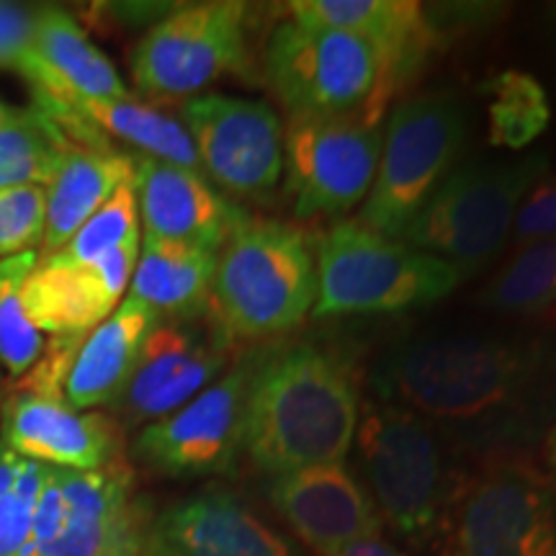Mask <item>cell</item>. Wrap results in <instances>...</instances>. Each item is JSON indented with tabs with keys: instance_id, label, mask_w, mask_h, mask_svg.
Listing matches in <instances>:
<instances>
[{
	"instance_id": "1",
	"label": "cell",
	"mask_w": 556,
	"mask_h": 556,
	"mask_svg": "<svg viewBox=\"0 0 556 556\" xmlns=\"http://www.w3.org/2000/svg\"><path fill=\"white\" fill-rule=\"evenodd\" d=\"M371 384L435 433L505 448L544 426L556 405V348L541 338L426 332L389 348Z\"/></svg>"
},
{
	"instance_id": "2",
	"label": "cell",
	"mask_w": 556,
	"mask_h": 556,
	"mask_svg": "<svg viewBox=\"0 0 556 556\" xmlns=\"http://www.w3.org/2000/svg\"><path fill=\"white\" fill-rule=\"evenodd\" d=\"M361 422L358 387L343 361L315 345L258 358L248 389L242 451L268 475L343 464Z\"/></svg>"
},
{
	"instance_id": "3",
	"label": "cell",
	"mask_w": 556,
	"mask_h": 556,
	"mask_svg": "<svg viewBox=\"0 0 556 556\" xmlns=\"http://www.w3.org/2000/svg\"><path fill=\"white\" fill-rule=\"evenodd\" d=\"M317 266L302 232L245 219L217 253L208 319L229 343L281 336L315 307Z\"/></svg>"
},
{
	"instance_id": "4",
	"label": "cell",
	"mask_w": 556,
	"mask_h": 556,
	"mask_svg": "<svg viewBox=\"0 0 556 556\" xmlns=\"http://www.w3.org/2000/svg\"><path fill=\"white\" fill-rule=\"evenodd\" d=\"M462 274L451 263L371 232L361 222H340L317 245V319L374 312H405L441 302Z\"/></svg>"
},
{
	"instance_id": "5",
	"label": "cell",
	"mask_w": 556,
	"mask_h": 556,
	"mask_svg": "<svg viewBox=\"0 0 556 556\" xmlns=\"http://www.w3.org/2000/svg\"><path fill=\"white\" fill-rule=\"evenodd\" d=\"M546 173L541 152L510 163L462 165L397 240L451 263L462 276L477 274L503 250L520 201Z\"/></svg>"
},
{
	"instance_id": "6",
	"label": "cell",
	"mask_w": 556,
	"mask_h": 556,
	"mask_svg": "<svg viewBox=\"0 0 556 556\" xmlns=\"http://www.w3.org/2000/svg\"><path fill=\"white\" fill-rule=\"evenodd\" d=\"M266 73L291 116H361L379 124L384 65L368 41L330 26L291 18L276 26Z\"/></svg>"
},
{
	"instance_id": "7",
	"label": "cell",
	"mask_w": 556,
	"mask_h": 556,
	"mask_svg": "<svg viewBox=\"0 0 556 556\" xmlns=\"http://www.w3.org/2000/svg\"><path fill=\"white\" fill-rule=\"evenodd\" d=\"M150 523L124 458L90 471L47 467L26 556H144Z\"/></svg>"
},
{
	"instance_id": "8",
	"label": "cell",
	"mask_w": 556,
	"mask_h": 556,
	"mask_svg": "<svg viewBox=\"0 0 556 556\" xmlns=\"http://www.w3.org/2000/svg\"><path fill=\"white\" fill-rule=\"evenodd\" d=\"M83 338H54L52 345L0 400V443L13 454L54 469L90 471L122 458V433L101 413H80L65 400V377Z\"/></svg>"
},
{
	"instance_id": "9",
	"label": "cell",
	"mask_w": 556,
	"mask_h": 556,
	"mask_svg": "<svg viewBox=\"0 0 556 556\" xmlns=\"http://www.w3.org/2000/svg\"><path fill=\"white\" fill-rule=\"evenodd\" d=\"M467 142V116L451 96H422L394 109L361 225L397 240L443 180Z\"/></svg>"
},
{
	"instance_id": "10",
	"label": "cell",
	"mask_w": 556,
	"mask_h": 556,
	"mask_svg": "<svg viewBox=\"0 0 556 556\" xmlns=\"http://www.w3.org/2000/svg\"><path fill=\"white\" fill-rule=\"evenodd\" d=\"M356 441L387 523L409 541L433 536L451 505L435 430L409 409L381 402L361 415Z\"/></svg>"
},
{
	"instance_id": "11",
	"label": "cell",
	"mask_w": 556,
	"mask_h": 556,
	"mask_svg": "<svg viewBox=\"0 0 556 556\" xmlns=\"http://www.w3.org/2000/svg\"><path fill=\"white\" fill-rule=\"evenodd\" d=\"M250 5L206 0L173 11L139 39L131 52V80L150 99H197L248 62Z\"/></svg>"
},
{
	"instance_id": "12",
	"label": "cell",
	"mask_w": 556,
	"mask_h": 556,
	"mask_svg": "<svg viewBox=\"0 0 556 556\" xmlns=\"http://www.w3.org/2000/svg\"><path fill=\"white\" fill-rule=\"evenodd\" d=\"M448 556H556V497L536 471L497 464L451 497Z\"/></svg>"
},
{
	"instance_id": "13",
	"label": "cell",
	"mask_w": 556,
	"mask_h": 556,
	"mask_svg": "<svg viewBox=\"0 0 556 556\" xmlns=\"http://www.w3.org/2000/svg\"><path fill=\"white\" fill-rule=\"evenodd\" d=\"M379 124L364 116H291L283 131V170L302 219L343 214L371 191L381 155Z\"/></svg>"
},
{
	"instance_id": "14",
	"label": "cell",
	"mask_w": 556,
	"mask_h": 556,
	"mask_svg": "<svg viewBox=\"0 0 556 556\" xmlns=\"http://www.w3.org/2000/svg\"><path fill=\"white\" fill-rule=\"evenodd\" d=\"M258 358L261 353L240 358L176 413L144 426L135 441L137 462L163 477L229 475L242 451L248 389Z\"/></svg>"
},
{
	"instance_id": "15",
	"label": "cell",
	"mask_w": 556,
	"mask_h": 556,
	"mask_svg": "<svg viewBox=\"0 0 556 556\" xmlns=\"http://www.w3.org/2000/svg\"><path fill=\"white\" fill-rule=\"evenodd\" d=\"M208 184L235 199H266L283 176V129L263 101L197 96L180 109Z\"/></svg>"
},
{
	"instance_id": "16",
	"label": "cell",
	"mask_w": 556,
	"mask_h": 556,
	"mask_svg": "<svg viewBox=\"0 0 556 556\" xmlns=\"http://www.w3.org/2000/svg\"><path fill=\"white\" fill-rule=\"evenodd\" d=\"M229 358V340L212 319H157L144 338L137 366L114 402L129 426L155 422L191 402L219 377Z\"/></svg>"
},
{
	"instance_id": "17",
	"label": "cell",
	"mask_w": 556,
	"mask_h": 556,
	"mask_svg": "<svg viewBox=\"0 0 556 556\" xmlns=\"http://www.w3.org/2000/svg\"><path fill=\"white\" fill-rule=\"evenodd\" d=\"M137 258L139 242L80 266L39 258L21 291L26 317L45 336L86 338L122 304Z\"/></svg>"
},
{
	"instance_id": "18",
	"label": "cell",
	"mask_w": 556,
	"mask_h": 556,
	"mask_svg": "<svg viewBox=\"0 0 556 556\" xmlns=\"http://www.w3.org/2000/svg\"><path fill=\"white\" fill-rule=\"evenodd\" d=\"M270 503L294 533L323 556L379 536L381 516L345 464H325L270 479Z\"/></svg>"
},
{
	"instance_id": "19",
	"label": "cell",
	"mask_w": 556,
	"mask_h": 556,
	"mask_svg": "<svg viewBox=\"0 0 556 556\" xmlns=\"http://www.w3.org/2000/svg\"><path fill=\"white\" fill-rule=\"evenodd\" d=\"M135 197L144 240L189 242L219 253L248 219L201 173L150 157L135 160Z\"/></svg>"
},
{
	"instance_id": "20",
	"label": "cell",
	"mask_w": 556,
	"mask_h": 556,
	"mask_svg": "<svg viewBox=\"0 0 556 556\" xmlns=\"http://www.w3.org/2000/svg\"><path fill=\"white\" fill-rule=\"evenodd\" d=\"M148 556H296L281 533L227 490H204L152 518Z\"/></svg>"
},
{
	"instance_id": "21",
	"label": "cell",
	"mask_w": 556,
	"mask_h": 556,
	"mask_svg": "<svg viewBox=\"0 0 556 556\" xmlns=\"http://www.w3.org/2000/svg\"><path fill=\"white\" fill-rule=\"evenodd\" d=\"M291 18L356 34L384 65V99L409 78L433 47V26L413 0H296Z\"/></svg>"
},
{
	"instance_id": "22",
	"label": "cell",
	"mask_w": 556,
	"mask_h": 556,
	"mask_svg": "<svg viewBox=\"0 0 556 556\" xmlns=\"http://www.w3.org/2000/svg\"><path fill=\"white\" fill-rule=\"evenodd\" d=\"M157 315L137 299L122 304L83 338L65 377V400L73 409L93 413L114 405L135 371L144 338L155 328Z\"/></svg>"
},
{
	"instance_id": "23",
	"label": "cell",
	"mask_w": 556,
	"mask_h": 556,
	"mask_svg": "<svg viewBox=\"0 0 556 556\" xmlns=\"http://www.w3.org/2000/svg\"><path fill=\"white\" fill-rule=\"evenodd\" d=\"M135 180V157L114 148L70 142L54 168L47 191L45 238L39 258L58 253L122 186Z\"/></svg>"
},
{
	"instance_id": "24",
	"label": "cell",
	"mask_w": 556,
	"mask_h": 556,
	"mask_svg": "<svg viewBox=\"0 0 556 556\" xmlns=\"http://www.w3.org/2000/svg\"><path fill=\"white\" fill-rule=\"evenodd\" d=\"M34 45L52 75V90L37 101L41 114L65 109L70 101L127 99L131 96L116 67L103 54L83 26L62 9H37Z\"/></svg>"
},
{
	"instance_id": "25",
	"label": "cell",
	"mask_w": 556,
	"mask_h": 556,
	"mask_svg": "<svg viewBox=\"0 0 556 556\" xmlns=\"http://www.w3.org/2000/svg\"><path fill=\"white\" fill-rule=\"evenodd\" d=\"M214 250L189 242L144 240L129 281V294L157 319H199L208 315L212 302Z\"/></svg>"
},
{
	"instance_id": "26",
	"label": "cell",
	"mask_w": 556,
	"mask_h": 556,
	"mask_svg": "<svg viewBox=\"0 0 556 556\" xmlns=\"http://www.w3.org/2000/svg\"><path fill=\"white\" fill-rule=\"evenodd\" d=\"M65 109L78 111L103 137L111 135L142 152V157L201 173V163L184 124L148 103L131 99L70 101ZM204 176V173H201Z\"/></svg>"
},
{
	"instance_id": "27",
	"label": "cell",
	"mask_w": 556,
	"mask_h": 556,
	"mask_svg": "<svg viewBox=\"0 0 556 556\" xmlns=\"http://www.w3.org/2000/svg\"><path fill=\"white\" fill-rule=\"evenodd\" d=\"M490 99V142L505 150H526L552 122V103L541 83L528 73L505 70L484 86Z\"/></svg>"
},
{
	"instance_id": "28",
	"label": "cell",
	"mask_w": 556,
	"mask_h": 556,
	"mask_svg": "<svg viewBox=\"0 0 556 556\" xmlns=\"http://www.w3.org/2000/svg\"><path fill=\"white\" fill-rule=\"evenodd\" d=\"M70 139L37 106L11 127L0 129V191L47 186Z\"/></svg>"
},
{
	"instance_id": "29",
	"label": "cell",
	"mask_w": 556,
	"mask_h": 556,
	"mask_svg": "<svg viewBox=\"0 0 556 556\" xmlns=\"http://www.w3.org/2000/svg\"><path fill=\"white\" fill-rule=\"evenodd\" d=\"M505 315H533L556 302V238L520 248L482 296Z\"/></svg>"
},
{
	"instance_id": "30",
	"label": "cell",
	"mask_w": 556,
	"mask_h": 556,
	"mask_svg": "<svg viewBox=\"0 0 556 556\" xmlns=\"http://www.w3.org/2000/svg\"><path fill=\"white\" fill-rule=\"evenodd\" d=\"M39 253L0 258V366L13 377H24L47 351V336L26 317L24 283L37 266Z\"/></svg>"
},
{
	"instance_id": "31",
	"label": "cell",
	"mask_w": 556,
	"mask_h": 556,
	"mask_svg": "<svg viewBox=\"0 0 556 556\" xmlns=\"http://www.w3.org/2000/svg\"><path fill=\"white\" fill-rule=\"evenodd\" d=\"M45 475V464L29 462L0 443V556L29 554L34 513Z\"/></svg>"
},
{
	"instance_id": "32",
	"label": "cell",
	"mask_w": 556,
	"mask_h": 556,
	"mask_svg": "<svg viewBox=\"0 0 556 556\" xmlns=\"http://www.w3.org/2000/svg\"><path fill=\"white\" fill-rule=\"evenodd\" d=\"M129 242H139L135 180L122 186V189L67 240V245H62L58 253L47 255V258L80 266V263L101 261L103 255L114 253L116 248L129 245Z\"/></svg>"
},
{
	"instance_id": "33",
	"label": "cell",
	"mask_w": 556,
	"mask_h": 556,
	"mask_svg": "<svg viewBox=\"0 0 556 556\" xmlns=\"http://www.w3.org/2000/svg\"><path fill=\"white\" fill-rule=\"evenodd\" d=\"M34 18L37 11L0 0V70L21 75L39 101L50 96L52 75L34 45Z\"/></svg>"
},
{
	"instance_id": "34",
	"label": "cell",
	"mask_w": 556,
	"mask_h": 556,
	"mask_svg": "<svg viewBox=\"0 0 556 556\" xmlns=\"http://www.w3.org/2000/svg\"><path fill=\"white\" fill-rule=\"evenodd\" d=\"M45 219V186H18V189L0 191V258L39 253Z\"/></svg>"
},
{
	"instance_id": "35",
	"label": "cell",
	"mask_w": 556,
	"mask_h": 556,
	"mask_svg": "<svg viewBox=\"0 0 556 556\" xmlns=\"http://www.w3.org/2000/svg\"><path fill=\"white\" fill-rule=\"evenodd\" d=\"M556 238V176H546L526 193L513 219L510 240L516 250Z\"/></svg>"
},
{
	"instance_id": "36",
	"label": "cell",
	"mask_w": 556,
	"mask_h": 556,
	"mask_svg": "<svg viewBox=\"0 0 556 556\" xmlns=\"http://www.w3.org/2000/svg\"><path fill=\"white\" fill-rule=\"evenodd\" d=\"M336 556H405V554L397 552V548H392L387 541H381L379 536H371V539L353 541V544L340 548Z\"/></svg>"
},
{
	"instance_id": "37",
	"label": "cell",
	"mask_w": 556,
	"mask_h": 556,
	"mask_svg": "<svg viewBox=\"0 0 556 556\" xmlns=\"http://www.w3.org/2000/svg\"><path fill=\"white\" fill-rule=\"evenodd\" d=\"M26 111H29V109H18V106H11V103L0 101V129L11 127V124H16V122L24 119Z\"/></svg>"
},
{
	"instance_id": "38",
	"label": "cell",
	"mask_w": 556,
	"mask_h": 556,
	"mask_svg": "<svg viewBox=\"0 0 556 556\" xmlns=\"http://www.w3.org/2000/svg\"><path fill=\"white\" fill-rule=\"evenodd\" d=\"M546 456H548V467H552L554 482H556V422L548 430V441H546Z\"/></svg>"
},
{
	"instance_id": "39",
	"label": "cell",
	"mask_w": 556,
	"mask_h": 556,
	"mask_svg": "<svg viewBox=\"0 0 556 556\" xmlns=\"http://www.w3.org/2000/svg\"><path fill=\"white\" fill-rule=\"evenodd\" d=\"M0 400H3V392H0Z\"/></svg>"
},
{
	"instance_id": "40",
	"label": "cell",
	"mask_w": 556,
	"mask_h": 556,
	"mask_svg": "<svg viewBox=\"0 0 556 556\" xmlns=\"http://www.w3.org/2000/svg\"><path fill=\"white\" fill-rule=\"evenodd\" d=\"M144 556H148V554H144Z\"/></svg>"
}]
</instances>
